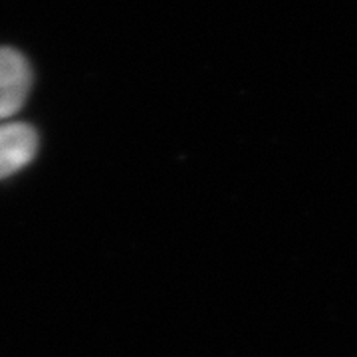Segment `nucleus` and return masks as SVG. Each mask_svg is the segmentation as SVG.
Returning a JSON list of instances; mask_svg holds the SVG:
<instances>
[{
    "instance_id": "obj_1",
    "label": "nucleus",
    "mask_w": 357,
    "mask_h": 357,
    "mask_svg": "<svg viewBox=\"0 0 357 357\" xmlns=\"http://www.w3.org/2000/svg\"><path fill=\"white\" fill-rule=\"evenodd\" d=\"M32 88V68L14 48L0 46V123L22 109Z\"/></svg>"
},
{
    "instance_id": "obj_2",
    "label": "nucleus",
    "mask_w": 357,
    "mask_h": 357,
    "mask_svg": "<svg viewBox=\"0 0 357 357\" xmlns=\"http://www.w3.org/2000/svg\"><path fill=\"white\" fill-rule=\"evenodd\" d=\"M36 129L22 121L0 123V178H6L24 169L36 155Z\"/></svg>"
}]
</instances>
